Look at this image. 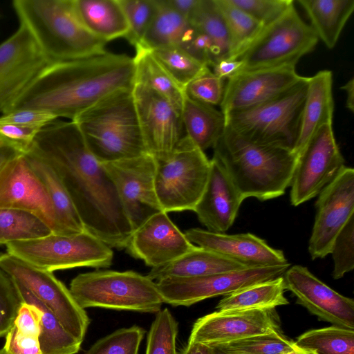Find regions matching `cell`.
I'll return each instance as SVG.
<instances>
[{
	"label": "cell",
	"mask_w": 354,
	"mask_h": 354,
	"mask_svg": "<svg viewBox=\"0 0 354 354\" xmlns=\"http://www.w3.org/2000/svg\"><path fill=\"white\" fill-rule=\"evenodd\" d=\"M24 152L38 157L55 171L87 232L111 248H126L132 227L113 183L73 121L50 122Z\"/></svg>",
	"instance_id": "obj_1"
},
{
	"label": "cell",
	"mask_w": 354,
	"mask_h": 354,
	"mask_svg": "<svg viewBox=\"0 0 354 354\" xmlns=\"http://www.w3.org/2000/svg\"><path fill=\"white\" fill-rule=\"evenodd\" d=\"M135 74L133 58L106 50L53 63L4 113L32 109L73 120L109 95L132 88Z\"/></svg>",
	"instance_id": "obj_2"
},
{
	"label": "cell",
	"mask_w": 354,
	"mask_h": 354,
	"mask_svg": "<svg viewBox=\"0 0 354 354\" xmlns=\"http://www.w3.org/2000/svg\"><path fill=\"white\" fill-rule=\"evenodd\" d=\"M212 148L213 158L244 199L264 201L283 195L298 158L292 151L254 142L227 126Z\"/></svg>",
	"instance_id": "obj_3"
},
{
	"label": "cell",
	"mask_w": 354,
	"mask_h": 354,
	"mask_svg": "<svg viewBox=\"0 0 354 354\" xmlns=\"http://www.w3.org/2000/svg\"><path fill=\"white\" fill-rule=\"evenodd\" d=\"M20 24L30 32L52 62L76 60L105 51L104 41L80 20L73 0H15Z\"/></svg>",
	"instance_id": "obj_4"
},
{
	"label": "cell",
	"mask_w": 354,
	"mask_h": 354,
	"mask_svg": "<svg viewBox=\"0 0 354 354\" xmlns=\"http://www.w3.org/2000/svg\"><path fill=\"white\" fill-rule=\"evenodd\" d=\"M71 121L77 124L88 150L102 163L148 153L132 88L109 95Z\"/></svg>",
	"instance_id": "obj_5"
},
{
	"label": "cell",
	"mask_w": 354,
	"mask_h": 354,
	"mask_svg": "<svg viewBox=\"0 0 354 354\" xmlns=\"http://www.w3.org/2000/svg\"><path fill=\"white\" fill-rule=\"evenodd\" d=\"M69 290L84 309L157 313L164 304L154 281L133 270H95L72 279Z\"/></svg>",
	"instance_id": "obj_6"
},
{
	"label": "cell",
	"mask_w": 354,
	"mask_h": 354,
	"mask_svg": "<svg viewBox=\"0 0 354 354\" xmlns=\"http://www.w3.org/2000/svg\"><path fill=\"white\" fill-rule=\"evenodd\" d=\"M308 78L268 102L227 114L226 126L254 142L295 153Z\"/></svg>",
	"instance_id": "obj_7"
},
{
	"label": "cell",
	"mask_w": 354,
	"mask_h": 354,
	"mask_svg": "<svg viewBox=\"0 0 354 354\" xmlns=\"http://www.w3.org/2000/svg\"><path fill=\"white\" fill-rule=\"evenodd\" d=\"M156 162L155 190L162 210L194 211L210 171L211 160L205 151L185 135L169 155Z\"/></svg>",
	"instance_id": "obj_8"
},
{
	"label": "cell",
	"mask_w": 354,
	"mask_h": 354,
	"mask_svg": "<svg viewBox=\"0 0 354 354\" xmlns=\"http://www.w3.org/2000/svg\"><path fill=\"white\" fill-rule=\"evenodd\" d=\"M6 252L48 271L77 267L109 268L113 252L88 232L73 234L52 233L37 239L6 244Z\"/></svg>",
	"instance_id": "obj_9"
},
{
	"label": "cell",
	"mask_w": 354,
	"mask_h": 354,
	"mask_svg": "<svg viewBox=\"0 0 354 354\" xmlns=\"http://www.w3.org/2000/svg\"><path fill=\"white\" fill-rule=\"evenodd\" d=\"M319 39L310 25L292 6L276 21L265 26L259 35L237 58L242 62L240 71L296 66L311 52Z\"/></svg>",
	"instance_id": "obj_10"
},
{
	"label": "cell",
	"mask_w": 354,
	"mask_h": 354,
	"mask_svg": "<svg viewBox=\"0 0 354 354\" xmlns=\"http://www.w3.org/2000/svg\"><path fill=\"white\" fill-rule=\"evenodd\" d=\"M0 268L48 308L68 333L83 341L91 319L53 272L36 268L7 252L0 254Z\"/></svg>",
	"instance_id": "obj_11"
},
{
	"label": "cell",
	"mask_w": 354,
	"mask_h": 354,
	"mask_svg": "<svg viewBox=\"0 0 354 354\" xmlns=\"http://www.w3.org/2000/svg\"><path fill=\"white\" fill-rule=\"evenodd\" d=\"M290 266L287 263L246 268L202 277H169L155 282L164 303L172 306H190L209 298L226 296L253 284L282 276Z\"/></svg>",
	"instance_id": "obj_12"
},
{
	"label": "cell",
	"mask_w": 354,
	"mask_h": 354,
	"mask_svg": "<svg viewBox=\"0 0 354 354\" xmlns=\"http://www.w3.org/2000/svg\"><path fill=\"white\" fill-rule=\"evenodd\" d=\"M333 124L323 125L298 155L290 186V203L298 206L317 196L345 166Z\"/></svg>",
	"instance_id": "obj_13"
},
{
	"label": "cell",
	"mask_w": 354,
	"mask_h": 354,
	"mask_svg": "<svg viewBox=\"0 0 354 354\" xmlns=\"http://www.w3.org/2000/svg\"><path fill=\"white\" fill-rule=\"evenodd\" d=\"M102 165L113 183L133 231L152 214L162 211L155 190L156 162L149 153Z\"/></svg>",
	"instance_id": "obj_14"
},
{
	"label": "cell",
	"mask_w": 354,
	"mask_h": 354,
	"mask_svg": "<svg viewBox=\"0 0 354 354\" xmlns=\"http://www.w3.org/2000/svg\"><path fill=\"white\" fill-rule=\"evenodd\" d=\"M53 64L23 25L0 44V113H4Z\"/></svg>",
	"instance_id": "obj_15"
},
{
	"label": "cell",
	"mask_w": 354,
	"mask_h": 354,
	"mask_svg": "<svg viewBox=\"0 0 354 354\" xmlns=\"http://www.w3.org/2000/svg\"><path fill=\"white\" fill-rule=\"evenodd\" d=\"M317 196L308 243L313 260L324 258L330 253L338 233L354 216V169L345 165Z\"/></svg>",
	"instance_id": "obj_16"
},
{
	"label": "cell",
	"mask_w": 354,
	"mask_h": 354,
	"mask_svg": "<svg viewBox=\"0 0 354 354\" xmlns=\"http://www.w3.org/2000/svg\"><path fill=\"white\" fill-rule=\"evenodd\" d=\"M132 94L144 142L156 159L169 155L186 135L181 113L165 97L134 82Z\"/></svg>",
	"instance_id": "obj_17"
},
{
	"label": "cell",
	"mask_w": 354,
	"mask_h": 354,
	"mask_svg": "<svg viewBox=\"0 0 354 354\" xmlns=\"http://www.w3.org/2000/svg\"><path fill=\"white\" fill-rule=\"evenodd\" d=\"M304 78L294 65L239 73L227 80L221 111L225 116L261 104L290 90Z\"/></svg>",
	"instance_id": "obj_18"
},
{
	"label": "cell",
	"mask_w": 354,
	"mask_h": 354,
	"mask_svg": "<svg viewBox=\"0 0 354 354\" xmlns=\"http://www.w3.org/2000/svg\"><path fill=\"white\" fill-rule=\"evenodd\" d=\"M279 325L275 308L217 310L195 322L187 342L211 346L279 330Z\"/></svg>",
	"instance_id": "obj_19"
},
{
	"label": "cell",
	"mask_w": 354,
	"mask_h": 354,
	"mask_svg": "<svg viewBox=\"0 0 354 354\" xmlns=\"http://www.w3.org/2000/svg\"><path fill=\"white\" fill-rule=\"evenodd\" d=\"M0 209L31 212L60 234L55 212L43 183L21 153L0 171Z\"/></svg>",
	"instance_id": "obj_20"
},
{
	"label": "cell",
	"mask_w": 354,
	"mask_h": 354,
	"mask_svg": "<svg viewBox=\"0 0 354 354\" xmlns=\"http://www.w3.org/2000/svg\"><path fill=\"white\" fill-rule=\"evenodd\" d=\"M283 277L286 290L297 297V303L320 320L354 330L353 299L340 295L301 265L288 268Z\"/></svg>",
	"instance_id": "obj_21"
},
{
	"label": "cell",
	"mask_w": 354,
	"mask_h": 354,
	"mask_svg": "<svg viewBox=\"0 0 354 354\" xmlns=\"http://www.w3.org/2000/svg\"><path fill=\"white\" fill-rule=\"evenodd\" d=\"M164 211L148 217L133 231L126 249L151 268L167 264L196 248Z\"/></svg>",
	"instance_id": "obj_22"
},
{
	"label": "cell",
	"mask_w": 354,
	"mask_h": 354,
	"mask_svg": "<svg viewBox=\"0 0 354 354\" xmlns=\"http://www.w3.org/2000/svg\"><path fill=\"white\" fill-rule=\"evenodd\" d=\"M184 234L195 245L212 250L248 267L288 263L282 250L272 248L264 239L249 232L226 234L190 228Z\"/></svg>",
	"instance_id": "obj_23"
},
{
	"label": "cell",
	"mask_w": 354,
	"mask_h": 354,
	"mask_svg": "<svg viewBox=\"0 0 354 354\" xmlns=\"http://www.w3.org/2000/svg\"><path fill=\"white\" fill-rule=\"evenodd\" d=\"M205 190L194 212L207 230L225 233L233 225L245 200L222 165L214 158Z\"/></svg>",
	"instance_id": "obj_24"
},
{
	"label": "cell",
	"mask_w": 354,
	"mask_h": 354,
	"mask_svg": "<svg viewBox=\"0 0 354 354\" xmlns=\"http://www.w3.org/2000/svg\"><path fill=\"white\" fill-rule=\"evenodd\" d=\"M333 73L329 70H322L308 78L306 96L295 151L297 156L323 125L333 124Z\"/></svg>",
	"instance_id": "obj_25"
},
{
	"label": "cell",
	"mask_w": 354,
	"mask_h": 354,
	"mask_svg": "<svg viewBox=\"0 0 354 354\" xmlns=\"http://www.w3.org/2000/svg\"><path fill=\"white\" fill-rule=\"evenodd\" d=\"M246 268L250 267L212 250L196 246L192 251L167 264L151 268L147 276L156 281L169 277L207 276Z\"/></svg>",
	"instance_id": "obj_26"
},
{
	"label": "cell",
	"mask_w": 354,
	"mask_h": 354,
	"mask_svg": "<svg viewBox=\"0 0 354 354\" xmlns=\"http://www.w3.org/2000/svg\"><path fill=\"white\" fill-rule=\"evenodd\" d=\"M86 29L105 42L126 37L128 23L119 0H73Z\"/></svg>",
	"instance_id": "obj_27"
},
{
	"label": "cell",
	"mask_w": 354,
	"mask_h": 354,
	"mask_svg": "<svg viewBox=\"0 0 354 354\" xmlns=\"http://www.w3.org/2000/svg\"><path fill=\"white\" fill-rule=\"evenodd\" d=\"M24 154L48 192L60 234H73L86 231L68 192L55 171L38 157L28 152Z\"/></svg>",
	"instance_id": "obj_28"
},
{
	"label": "cell",
	"mask_w": 354,
	"mask_h": 354,
	"mask_svg": "<svg viewBox=\"0 0 354 354\" xmlns=\"http://www.w3.org/2000/svg\"><path fill=\"white\" fill-rule=\"evenodd\" d=\"M307 13L313 30L325 46H335L354 10L353 0H298Z\"/></svg>",
	"instance_id": "obj_29"
},
{
	"label": "cell",
	"mask_w": 354,
	"mask_h": 354,
	"mask_svg": "<svg viewBox=\"0 0 354 354\" xmlns=\"http://www.w3.org/2000/svg\"><path fill=\"white\" fill-rule=\"evenodd\" d=\"M181 118L185 134L203 151L214 146L226 127L225 115L221 111L186 95Z\"/></svg>",
	"instance_id": "obj_30"
},
{
	"label": "cell",
	"mask_w": 354,
	"mask_h": 354,
	"mask_svg": "<svg viewBox=\"0 0 354 354\" xmlns=\"http://www.w3.org/2000/svg\"><path fill=\"white\" fill-rule=\"evenodd\" d=\"M135 82L143 84L167 100L181 113L184 90L178 85L153 55L142 46L135 47Z\"/></svg>",
	"instance_id": "obj_31"
},
{
	"label": "cell",
	"mask_w": 354,
	"mask_h": 354,
	"mask_svg": "<svg viewBox=\"0 0 354 354\" xmlns=\"http://www.w3.org/2000/svg\"><path fill=\"white\" fill-rule=\"evenodd\" d=\"M15 282L23 301L37 306L41 312L39 336L41 354H77L82 342L68 333L53 313L35 295L20 283Z\"/></svg>",
	"instance_id": "obj_32"
},
{
	"label": "cell",
	"mask_w": 354,
	"mask_h": 354,
	"mask_svg": "<svg viewBox=\"0 0 354 354\" xmlns=\"http://www.w3.org/2000/svg\"><path fill=\"white\" fill-rule=\"evenodd\" d=\"M285 290L282 275L226 295L219 301L216 308L219 311L275 308L289 304L284 296Z\"/></svg>",
	"instance_id": "obj_33"
},
{
	"label": "cell",
	"mask_w": 354,
	"mask_h": 354,
	"mask_svg": "<svg viewBox=\"0 0 354 354\" xmlns=\"http://www.w3.org/2000/svg\"><path fill=\"white\" fill-rule=\"evenodd\" d=\"M157 1L156 12L140 44L149 50L178 46L189 24L186 17L171 8L165 0Z\"/></svg>",
	"instance_id": "obj_34"
},
{
	"label": "cell",
	"mask_w": 354,
	"mask_h": 354,
	"mask_svg": "<svg viewBox=\"0 0 354 354\" xmlns=\"http://www.w3.org/2000/svg\"><path fill=\"white\" fill-rule=\"evenodd\" d=\"M224 19L230 41L229 59H237L259 35L264 26L230 0H215Z\"/></svg>",
	"instance_id": "obj_35"
},
{
	"label": "cell",
	"mask_w": 354,
	"mask_h": 354,
	"mask_svg": "<svg viewBox=\"0 0 354 354\" xmlns=\"http://www.w3.org/2000/svg\"><path fill=\"white\" fill-rule=\"evenodd\" d=\"M188 20L201 30L212 42L215 57L214 63L229 57L228 33L215 0H198Z\"/></svg>",
	"instance_id": "obj_36"
},
{
	"label": "cell",
	"mask_w": 354,
	"mask_h": 354,
	"mask_svg": "<svg viewBox=\"0 0 354 354\" xmlns=\"http://www.w3.org/2000/svg\"><path fill=\"white\" fill-rule=\"evenodd\" d=\"M53 233L35 214L16 209H0V245L10 242L29 241Z\"/></svg>",
	"instance_id": "obj_37"
},
{
	"label": "cell",
	"mask_w": 354,
	"mask_h": 354,
	"mask_svg": "<svg viewBox=\"0 0 354 354\" xmlns=\"http://www.w3.org/2000/svg\"><path fill=\"white\" fill-rule=\"evenodd\" d=\"M295 343L317 354H354V330L334 325L313 329L301 335Z\"/></svg>",
	"instance_id": "obj_38"
},
{
	"label": "cell",
	"mask_w": 354,
	"mask_h": 354,
	"mask_svg": "<svg viewBox=\"0 0 354 354\" xmlns=\"http://www.w3.org/2000/svg\"><path fill=\"white\" fill-rule=\"evenodd\" d=\"M297 346L279 330L211 346L220 354H288Z\"/></svg>",
	"instance_id": "obj_39"
},
{
	"label": "cell",
	"mask_w": 354,
	"mask_h": 354,
	"mask_svg": "<svg viewBox=\"0 0 354 354\" xmlns=\"http://www.w3.org/2000/svg\"><path fill=\"white\" fill-rule=\"evenodd\" d=\"M153 55L183 90L187 84L205 67L178 46H169L151 50Z\"/></svg>",
	"instance_id": "obj_40"
},
{
	"label": "cell",
	"mask_w": 354,
	"mask_h": 354,
	"mask_svg": "<svg viewBox=\"0 0 354 354\" xmlns=\"http://www.w3.org/2000/svg\"><path fill=\"white\" fill-rule=\"evenodd\" d=\"M178 324L167 308L156 315L147 334L145 354H178Z\"/></svg>",
	"instance_id": "obj_41"
},
{
	"label": "cell",
	"mask_w": 354,
	"mask_h": 354,
	"mask_svg": "<svg viewBox=\"0 0 354 354\" xmlns=\"http://www.w3.org/2000/svg\"><path fill=\"white\" fill-rule=\"evenodd\" d=\"M145 333L137 325L116 330L98 339L84 354H138Z\"/></svg>",
	"instance_id": "obj_42"
},
{
	"label": "cell",
	"mask_w": 354,
	"mask_h": 354,
	"mask_svg": "<svg viewBox=\"0 0 354 354\" xmlns=\"http://www.w3.org/2000/svg\"><path fill=\"white\" fill-rule=\"evenodd\" d=\"M124 12L129 32L126 39L134 47L140 45L158 8L157 0H119Z\"/></svg>",
	"instance_id": "obj_43"
},
{
	"label": "cell",
	"mask_w": 354,
	"mask_h": 354,
	"mask_svg": "<svg viewBox=\"0 0 354 354\" xmlns=\"http://www.w3.org/2000/svg\"><path fill=\"white\" fill-rule=\"evenodd\" d=\"M224 81L207 66L187 84L184 92L187 97L198 102L213 106H220L224 94Z\"/></svg>",
	"instance_id": "obj_44"
},
{
	"label": "cell",
	"mask_w": 354,
	"mask_h": 354,
	"mask_svg": "<svg viewBox=\"0 0 354 354\" xmlns=\"http://www.w3.org/2000/svg\"><path fill=\"white\" fill-rule=\"evenodd\" d=\"M334 279L342 278L354 268V216H351L336 236L330 253Z\"/></svg>",
	"instance_id": "obj_45"
},
{
	"label": "cell",
	"mask_w": 354,
	"mask_h": 354,
	"mask_svg": "<svg viewBox=\"0 0 354 354\" xmlns=\"http://www.w3.org/2000/svg\"><path fill=\"white\" fill-rule=\"evenodd\" d=\"M23 302L14 279L0 268V337L13 326Z\"/></svg>",
	"instance_id": "obj_46"
},
{
	"label": "cell",
	"mask_w": 354,
	"mask_h": 354,
	"mask_svg": "<svg viewBox=\"0 0 354 354\" xmlns=\"http://www.w3.org/2000/svg\"><path fill=\"white\" fill-rule=\"evenodd\" d=\"M263 26H267L282 16L292 6V0H230Z\"/></svg>",
	"instance_id": "obj_47"
},
{
	"label": "cell",
	"mask_w": 354,
	"mask_h": 354,
	"mask_svg": "<svg viewBox=\"0 0 354 354\" xmlns=\"http://www.w3.org/2000/svg\"><path fill=\"white\" fill-rule=\"evenodd\" d=\"M55 120L53 115L46 112L20 109L1 114L0 124H18L41 129Z\"/></svg>",
	"instance_id": "obj_48"
},
{
	"label": "cell",
	"mask_w": 354,
	"mask_h": 354,
	"mask_svg": "<svg viewBox=\"0 0 354 354\" xmlns=\"http://www.w3.org/2000/svg\"><path fill=\"white\" fill-rule=\"evenodd\" d=\"M8 354H41L39 338L19 332L13 324L3 347Z\"/></svg>",
	"instance_id": "obj_49"
},
{
	"label": "cell",
	"mask_w": 354,
	"mask_h": 354,
	"mask_svg": "<svg viewBox=\"0 0 354 354\" xmlns=\"http://www.w3.org/2000/svg\"><path fill=\"white\" fill-rule=\"evenodd\" d=\"M41 312L37 306L23 302L14 325L19 332L39 338L41 333Z\"/></svg>",
	"instance_id": "obj_50"
},
{
	"label": "cell",
	"mask_w": 354,
	"mask_h": 354,
	"mask_svg": "<svg viewBox=\"0 0 354 354\" xmlns=\"http://www.w3.org/2000/svg\"><path fill=\"white\" fill-rule=\"evenodd\" d=\"M40 130L18 124H0V139L15 145L24 152Z\"/></svg>",
	"instance_id": "obj_51"
},
{
	"label": "cell",
	"mask_w": 354,
	"mask_h": 354,
	"mask_svg": "<svg viewBox=\"0 0 354 354\" xmlns=\"http://www.w3.org/2000/svg\"><path fill=\"white\" fill-rule=\"evenodd\" d=\"M212 72L219 78L225 80L240 73L242 62L239 59H222L212 65Z\"/></svg>",
	"instance_id": "obj_52"
},
{
	"label": "cell",
	"mask_w": 354,
	"mask_h": 354,
	"mask_svg": "<svg viewBox=\"0 0 354 354\" xmlns=\"http://www.w3.org/2000/svg\"><path fill=\"white\" fill-rule=\"evenodd\" d=\"M23 153L15 145L0 139V171L12 159Z\"/></svg>",
	"instance_id": "obj_53"
},
{
	"label": "cell",
	"mask_w": 354,
	"mask_h": 354,
	"mask_svg": "<svg viewBox=\"0 0 354 354\" xmlns=\"http://www.w3.org/2000/svg\"><path fill=\"white\" fill-rule=\"evenodd\" d=\"M167 3L180 15L187 19L194 8L198 0H165Z\"/></svg>",
	"instance_id": "obj_54"
},
{
	"label": "cell",
	"mask_w": 354,
	"mask_h": 354,
	"mask_svg": "<svg viewBox=\"0 0 354 354\" xmlns=\"http://www.w3.org/2000/svg\"><path fill=\"white\" fill-rule=\"evenodd\" d=\"M179 354H214V351L210 346L187 342Z\"/></svg>",
	"instance_id": "obj_55"
},
{
	"label": "cell",
	"mask_w": 354,
	"mask_h": 354,
	"mask_svg": "<svg viewBox=\"0 0 354 354\" xmlns=\"http://www.w3.org/2000/svg\"><path fill=\"white\" fill-rule=\"evenodd\" d=\"M346 96V107L351 112L354 111V80L351 78L342 88Z\"/></svg>",
	"instance_id": "obj_56"
},
{
	"label": "cell",
	"mask_w": 354,
	"mask_h": 354,
	"mask_svg": "<svg viewBox=\"0 0 354 354\" xmlns=\"http://www.w3.org/2000/svg\"><path fill=\"white\" fill-rule=\"evenodd\" d=\"M288 354H317L314 351L297 346L296 349Z\"/></svg>",
	"instance_id": "obj_57"
},
{
	"label": "cell",
	"mask_w": 354,
	"mask_h": 354,
	"mask_svg": "<svg viewBox=\"0 0 354 354\" xmlns=\"http://www.w3.org/2000/svg\"><path fill=\"white\" fill-rule=\"evenodd\" d=\"M0 354H8L3 348H0Z\"/></svg>",
	"instance_id": "obj_58"
},
{
	"label": "cell",
	"mask_w": 354,
	"mask_h": 354,
	"mask_svg": "<svg viewBox=\"0 0 354 354\" xmlns=\"http://www.w3.org/2000/svg\"><path fill=\"white\" fill-rule=\"evenodd\" d=\"M213 350H214V349H213ZM214 354H220V353H216V352H215V351H214Z\"/></svg>",
	"instance_id": "obj_59"
}]
</instances>
